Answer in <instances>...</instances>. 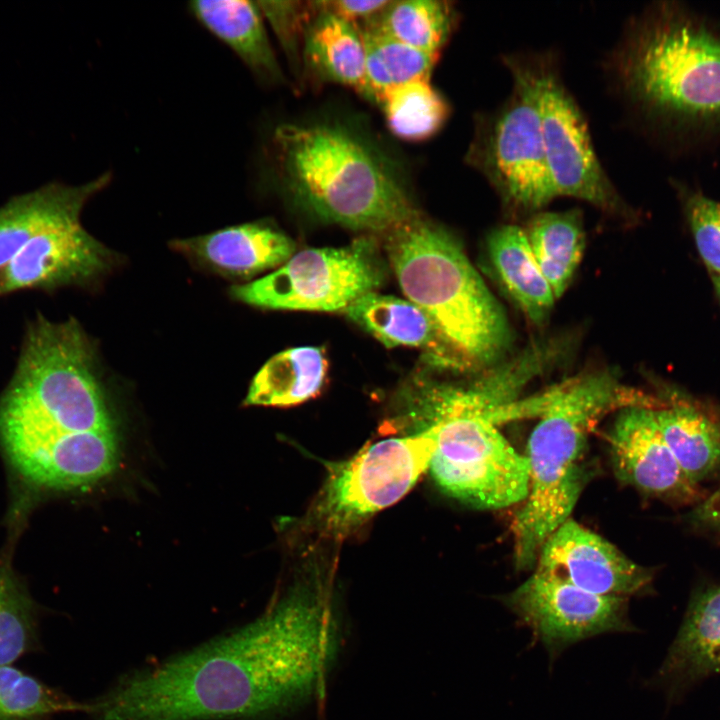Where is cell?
<instances>
[{
    "label": "cell",
    "mask_w": 720,
    "mask_h": 720,
    "mask_svg": "<svg viewBox=\"0 0 720 720\" xmlns=\"http://www.w3.org/2000/svg\"><path fill=\"white\" fill-rule=\"evenodd\" d=\"M720 672V585L698 592L659 670L664 680H691Z\"/></svg>",
    "instance_id": "22"
},
{
    "label": "cell",
    "mask_w": 720,
    "mask_h": 720,
    "mask_svg": "<svg viewBox=\"0 0 720 720\" xmlns=\"http://www.w3.org/2000/svg\"><path fill=\"white\" fill-rule=\"evenodd\" d=\"M328 370L320 347H297L277 353L253 378L244 400L249 406L290 407L315 397Z\"/></svg>",
    "instance_id": "25"
},
{
    "label": "cell",
    "mask_w": 720,
    "mask_h": 720,
    "mask_svg": "<svg viewBox=\"0 0 720 720\" xmlns=\"http://www.w3.org/2000/svg\"><path fill=\"white\" fill-rule=\"evenodd\" d=\"M35 641L33 601L12 572L0 567V666L11 665Z\"/></svg>",
    "instance_id": "30"
},
{
    "label": "cell",
    "mask_w": 720,
    "mask_h": 720,
    "mask_svg": "<svg viewBox=\"0 0 720 720\" xmlns=\"http://www.w3.org/2000/svg\"><path fill=\"white\" fill-rule=\"evenodd\" d=\"M436 442L429 429L401 432L328 465L327 476L304 517L320 537L344 538L395 504L428 471Z\"/></svg>",
    "instance_id": "9"
},
{
    "label": "cell",
    "mask_w": 720,
    "mask_h": 720,
    "mask_svg": "<svg viewBox=\"0 0 720 720\" xmlns=\"http://www.w3.org/2000/svg\"><path fill=\"white\" fill-rule=\"evenodd\" d=\"M111 179L110 173H104L77 186L51 182L9 199L0 207V268L38 235L80 219L85 204Z\"/></svg>",
    "instance_id": "18"
},
{
    "label": "cell",
    "mask_w": 720,
    "mask_h": 720,
    "mask_svg": "<svg viewBox=\"0 0 720 720\" xmlns=\"http://www.w3.org/2000/svg\"><path fill=\"white\" fill-rule=\"evenodd\" d=\"M87 711L36 678L12 667L0 666V720H46L53 714Z\"/></svg>",
    "instance_id": "29"
},
{
    "label": "cell",
    "mask_w": 720,
    "mask_h": 720,
    "mask_svg": "<svg viewBox=\"0 0 720 720\" xmlns=\"http://www.w3.org/2000/svg\"><path fill=\"white\" fill-rule=\"evenodd\" d=\"M117 458L114 429L79 432L52 447L21 474L48 488H76L111 473Z\"/></svg>",
    "instance_id": "21"
},
{
    "label": "cell",
    "mask_w": 720,
    "mask_h": 720,
    "mask_svg": "<svg viewBox=\"0 0 720 720\" xmlns=\"http://www.w3.org/2000/svg\"><path fill=\"white\" fill-rule=\"evenodd\" d=\"M535 567L590 593L621 598L641 593L653 577L650 569L572 519L545 541Z\"/></svg>",
    "instance_id": "15"
},
{
    "label": "cell",
    "mask_w": 720,
    "mask_h": 720,
    "mask_svg": "<svg viewBox=\"0 0 720 720\" xmlns=\"http://www.w3.org/2000/svg\"><path fill=\"white\" fill-rule=\"evenodd\" d=\"M272 144L281 184L322 221L385 233L418 214L392 162L346 126L284 123Z\"/></svg>",
    "instance_id": "3"
},
{
    "label": "cell",
    "mask_w": 720,
    "mask_h": 720,
    "mask_svg": "<svg viewBox=\"0 0 720 720\" xmlns=\"http://www.w3.org/2000/svg\"><path fill=\"white\" fill-rule=\"evenodd\" d=\"M687 520L696 527L720 531V486L693 507Z\"/></svg>",
    "instance_id": "35"
},
{
    "label": "cell",
    "mask_w": 720,
    "mask_h": 720,
    "mask_svg": "<svg viewBox=\"0 0 720 720\" xmlns=\"http://www.w3.org/2000/svg\"><path fill=\"white\" fill-rule=\"evenodd\" d=\"M458 19L457 9L445 0L391 1L369 26L416 49L440 55Z\"/></svg>",
    "instance_id": "27"
},
{
    "label": "cell",
    "mask_w": 720,
    "mask_h": 720,
    "mask_svg": "<svg viewBox=\"0 0 720 720\" xmlns=\"http://www.w3.org/2000/svg\"><path fill=\"white\" fill-rule=\"evenodd\" d=\"M503 601L551 658L581 640L633 630L626 598L590 593L538 569Z\"/></svg>",
    "instance_id": "12"
},
{
    "label": "cell",
    "mask_w": 720,
    "mask_h": 720,
    "mask_svg": "<svg viewBox=\"0 0 720 720\" xmlns=\"http://www.w3.org/2000/svg\"><path fill=\"white\" fill-rule=\"evenodd\" d=\"M637 130L671 154L720 144V22L658 1L624 25L604 61Z\"/></svg>",
    "instance_id": "2"
},
{
    "label": "cell",
    "mask_w": 720,
    "mask_h": 720,
    "mask_svg": "<svg viewBox=\"0 0 720 720\" xmlns=\"http://www.w3.org/2000/svg\"><path fill=\"white\" fill-rule=\"evenodd\" d=\"M289 60L299 66V48L307 25L315 14L313 2L257 1Z\"/></svg>",
    "instance_id": "33"
},
{
    "label": "cell",
    "mask_w": 720,
    "mask_h": 720,
    "mask_svg": "<svg viewBox=\"0 0 720 720\" xmlns=\"http://www.w3.org/2000/svg\"><path fill=\"white\" fill-rule=\"evenodd\" d=\"M490 261L503 286L535 324L549 315L555 296L532 253L524 229L504 224L487 241Z\"/></svg>",
    "instance_id": "24"
},
{
    "label": "cell",
    "mask_w": 720,
    "mask_h": 720,
    "mask_svg": "<svg viewBox=\"0 0 720 720\" xmlns=\"http://www.w3.org/2000/svg\"><path fill=\"white\" fill-rule=\"evenodd\" d=\"M711 277H712V282L714 285L715 292H716L718 298L720 299V275L711 276Z\"/></svg>",
    "instance_id": "36"
},
{
    "label": "cell",
    "mask_w": 720,
    "mask_h": 720,
    "mask_svg": "<svg viewBox=\"0 0 720 720\" xmlns=\"http://www.w3.org/2000/svg\"><path fill=\"white\" fill-rule=\"evenodd\" d=\"M95 347L78 321L39 315L27 327L13 378L0 398V438L19 449L113 430Z\"/></svg>",
    "instance_id": "5"
},
{
    "label": "cell",
    "mask_w": 720,
    "mask_h": 720,
    "mask_svg": "<svg viewBox=\"0 0 720 720\" xmlns=\"http://www.w3.org/2000/svg\"><path fill=\"white\" fill-rule=\"evenodd\" d=\"M379 105L390 132L411 142L423 141L438 133L451 111L445 97L430 80L395 85L384 94Z\"/></svg>",
    "instance_id": "28"
},
{
    "label": "cell",
    "mask_w": 720,
    "mask_h": 720,
    "mask_svg": "<svg viewBox=\"0 0 720 720\" xmlns=\"http://www.w3.org/2000/svg\"><path fill=\"white\" fill-rule=\"evenodd\" d=\"M359 28L364 44L378 56L394 85L430 79L439 55L411 47L369 26Z\"/></svg>",
    "instance_id": "32"
},
{
    "label": "cell",
    "mask_w": 720,
    "mask_h": 720,
    "mask_svg": "<svg viewBox=\"0 0 720 720\" xmlns=\"http://www.w3.org/2000/svg\"><path fill=\"white\" fill-rule=\"evenodd\" d=\"M510 75L512 89L504 102L475 115L464 160L485 178L507 212L533 215L557 196L535 94L524 78Z\"/></svg>",
    "instance_id": "10"
},
{
    "label": "cell",
    "mask_w": 720,
    "mask_h": 720,
    "mask_svg": "<svg viewBox=\"0 0 720 720\" xmlns=\"http://www.w3.org/2000/svg\"><path fill=\"white\" fill-rule=\"evenodd\" d=\"M536 262L559 298L580 263L585 246L582 213L578 209L561 212L539 211L524 230Z\"/></svg>",
    "instance_id": "26"
},
{
    "label": "cell",
    "mask_w": 720,
    "mask_h": 720,
    "mask_svg": "<svg viewBox=\"0 0 720 720\" xmlns=\"http://www.w3.org/2000/svg\"><path fill=\"white\" fill-rule=\"evenodd\" d=\"M384 278L375 245L359 239L340 248L302 250L274 272L233 286L231 295L266 309L344 311L358 298L375 292Z\"/></svg>",
    "instance_id": "11"
},
{
    "label": "cell",
    "mask_w": 720,
    "mask_h": 720,
    "mask_svg": "<svg viewBox=\"0 0 720 720\" xmlns=\"http://www.w3.org/2000/svg\"><path fill=\"white\" fill-rule=\"evenodd\" d=\"M696 249L711 276L720 275V201L680 180L670 181Z\"/></svg>",
    "instance_id": "31"
},
{
    "label": "cell",
    "mask_w": 720,
    "mask_h": 720,
    "mask_svg": "<svg viewBox=\"0 0 720 720\" xmlns=\"http://www.w3.org/2000/svg\"><path fill=\"white\" fill-rule=\"evenodd\" d=\"M389 0L354 1V0H333L315 1L316 5L348 22L358 25L364 24L380 12L390 3Z\"/></svg>",
    "instance_id": "34"
},
{
    "label": "cell",
    "mask_w": 720,
    "mask_h": 720,
    "mask_svg": "<svg viewBox=\"0 0 720 720\" xmlns=\"http://www.w3.org/2000/svg\"><path fill=\"white\" fill-rule=\"evenodd\" d=\"M315 14L304 33V59L323 80L351 87L368 97L365 46L358 25L313 2Z\"/></svg>",
    "instance_id": "23"
},
{
    "label": "cell",
    "mask_w": 720,
    "mask_h": 720,
    "mask_svg": "<svg viewBox=\"0 0 720 720\" xmlns=\"http://www.w3.org/2000/svg\"><path fill=\"white\" fill-rule=\"evenodd\" d=\"M344 312L387 347L419 348L426 352L431 364L444 368L465 369L472 365L433 320L408 299L370 292Z\"/></svg>",
    "instance_id": "17"
},
{
    "label": "cell",
    "mask_w": 720,
    "mask_h": 720,
    "mask_svg": "<svg viewBox=\"0 0 720 720\" xmlns=\"http://www.w3.org/2000/svg\"><path fill=\"white\" fill-rule=\"evenodd\" d=\"M402 432L429 429L435 448L428 472L447 495L478 509L522 503L529 463L506 440L470 386L421 378L403 393Z\"/></svg>",
    "instance_id": "6"
},
{
    "label": "cell",
    "mask_w": 720,
    "mask_h": 720,
    "mask_svg": "<svg viewBox=\"0 0 720 720\" xmlns=\"http://www.w3.org/2000/svg\"><path fill=\"white\" fill-rule=\"evenodd\" d=\"M608 441L614 472L623 483L672 504L695 506L706 497L665 442L655 408L620 410Z\"/></svg>",
    "instance_id": "14"
},
{
    "label": "cell",
    "mask_w": 720,
    "mask_h": 720,
    "mask_svg": "<svg viewBox=\"0 0 720 720\" xmlns=\"http://www.w3.org/2000/svg\"><path fill=\"white\" fill-rule=\"evenodd\" d=\"M661 398L622 384L608 370L595 371L553 388L533 429L526 455L529 489L511 531L517 569L536 565L549 536L570 519L584 488L588 438L608 414L628 407L658 408Z\"/></svg>",
    "instance_id": "4"
},
{
    "label": "cell",
    "mask_w": 720,
    "mask_h": 720,
    "mask_svg": "<svg viewBox=\"0 0 720 720\" xmlns=\"http://www.w3.org/2000/svg\"><path fill=\"white\" fill-rule=\"evenodd\" d=\"M339 647L322 583H297L253 622L130 672L88 704L94 720L261 719L313 697Z\"/></svg>",
    "instance_id": "1"
},
{
    "label": "cell",
    "mask_w": 720,
    "mask_h": 720,
    "mask_svg": "<svg viewBox=\"0 0 720 720\" xmlns=\"http://www.w3.org/2000/svg\"><path fill=\"white\" fill-rule=\"evenodd\" d=\"M193 16L220 39L259 78L281 83L282 70L270 44L257 2L204 0L189 3Z\"/></svg>",
    "instance_id": "20"
},
{
    "label": "cell",
    "mask_w": 720,
    "mask_h": 720,
    "mask_svg": "<svg viewBox=\"0 0 720 720\" xmlns=\"http://www.w3.org/2000/svg\"><path fill=\"white\" fill-rule=\"evenodd\" d=\"M115 259L80 219L71 220L29 241L0 268V297L27 289L87 285L108 272Z\"/></svg>",
    "instance_id": "13"
},
{
    "label": "cell",
    "mask_w": 720,
    "mask_h": 720,
    "mask_svg": "<svg viewBox=\"0 0 720 720\" xmlns=\"http://www.w3.org/2000/svg\"><path fill=\"white\" fill-rule=\"evenodd\" d=\"M384 234L387 257L406 298L472 365L500 357L510 343L508 322L454 237L419 214Z\"/></svg>",
    "instance_id": "7"
},
{
    "label": "cell",
    "mask_w": 720,
    "mask_h": 720,
    "mask_svg": "<svg viewBox=\"0 0 720 720\" xmlns=\"http://www.w3.org/2000/svg\"><path fill=\"white\" fill-rule=\"evenodd\" d=\"M655 408L661 434L686 475L695 483L720 473V411L679 392Z\"/></svg>",
    "instance_id": "19"
},
{
    "label": "cell",
    "mask_w": 720,
    "mask_h": 720,
    "mask_svg": "<svg viewBox=\"0 0 720 720\" xmlns=\"http://www.w3.org/2000/svg\"><path fill=\"white\" fill-rule=\"evenodd\" d=\"M509 73L531 86L538 104L547 164L556 196L583 200L600 211L633 220L624 200L602 167L584 114L562 78L552 51H519L501 56Z\"/></svg>",
    "instance_id": "8"
},
{
    "label": "cell",
    "mask_w": 720,
    "mask_h": 720,
    "mask_svg": "<svg viewBox=\"0 0 720 720\" xmlns=\"http://www.w3.org/2000/svg\"><path fill=\"white\" fill-rule=\"evenodd\" d=\"M171 246L216 273L242 279L280 267L295 251L291 238L264 221L174 240Z\"/></svg>",
    "instance_id": "16"
}]
</instances>
